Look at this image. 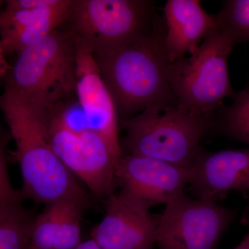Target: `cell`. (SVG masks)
Segmentation results:
<instances>
[{
	"label": "cell",
	"instance_id": "1",
	"mask_svg": "<svg viewBox=\"0 0 249 249\" xmlns=\"http://www.w3.org/2000/svg\"><path fill=\"white\" fill-rule=\"evenodd\" d=\"M0 106L16 142L24 199L45 206L62 199L91 203V196L53 151L47 108L6 90Z\"/></svg>",
	"mask_w": 249,
	"mask_h": 249
},
{
	"label": "cell",
	"instance_id": "2",
	"mask_svg": "<svg viewBox=\"0 0 249 249\" xmlns=\"http://www.w3.org/2000/svg\"><path fill=\"white\" fill-rule=\"evenodd\" d=\"M166 25L157 21L152 31L124 45L93 54L114 101L119 121L147 108L178 104L166 76Z\"/></svg>",
	"mask_w": 249,
	"mask_h": 249
},
{
	"label": "cell",
	"instance_id": "3",
	"mask_svg": "<svg viewBox=\"0 0 249 249\" xmlns=\"http://www.w3.org/2000/svg\"><path fill=\"white\" fill-rule=\"evenodd\" d=\"M5 90L48 108L76 96V41L61 27L19 52Z\"/></svg>",
	"mask_w": 249,
	"mask_h": 249
},
{
	"label": "cell",
	"instance_id": "4",
	"mask_svg": "<svg viewBox=\"0 0 249 249\" xmlns=\"http://www.w3.org/2000/svg\"><path fill=\"white\" fill-rule=\"evenodd\" d=\"M212 117L194 115L178 104L147 108L120 121L126 132L121 144L124 155L148 157L190 169Z\"/></svg>",
	"mask_w": 249,
	"mask_h": 249
},
{
	"label": "cell",
	"instance_id": "5",
	"mask_svg": "<svg viewBox=\"0 0 249 249\" xmlns=\"http://www.w3.org/2000/svg\"><path fill=\"white\" fill-rule=\"evenodd\" d=\"M234 45L218 29L188 58L168 65L166 76L178 107L194 115L213 116L224 98H233L228 58Z\"/></svg>",
	"mask_w": 249,
	"mask_h": 249
},
{
	"label": "cell",
	"instance_id": "6",
	"mask_svg": "<svg viewBox=\"0 0 249 249\" xmlns=\"http://www.w3.org/2000/svg\"><path fill=\"white\" fill-rule=\"evenodd\" d=\"M151 6L142 0H72L60 27L101 53L148 31Z\"/></svg>",
	"mask_w": 249,
	"mask_h": 249
},
{
	"label": "cell",
	"instance_id": "7",
	"mask_svg": "<svg viewBox=\"0 0 249 249\" xmlns=\"http://www.w3.org/2000/svg\"><path fill=\"white\" fill-rule=\"evenodd\" d=\"M48 131L54 152L73 175L81 179L93 196L107 198L117 183L116 167L124 154L92 130L75 132L49 114Z\"/></svg>",
	"mask_w": 249,
	"mask_h": 249
},
{
	"label": "cell",
	"instance_id": "8",
	"mask_svg": "<svg viewBox=\"0 0 249 249\" xmlns=\"http://www.w3.org/2000/svg\"><path fill=\"white\" fill-rule=\"evenodd\" d=\"M234 217L233 210L183 195L158 214L156 244L160 249H217Z\"/></svg>",
	"mask_w": 249,
	"mask_h": 249
},
{
	"label": "cell",
	"instance_id": "9",
	"mask_svg": "<svg viewBox=\"0 0 249 249\" xmlns=\"http://www.w3.org/2000/svg\"><path fill=\"white\" fill-rule=\"evenodd\" d=\"M151 208L120 191L106 198V214L93 228L91 238L102 249H152L158 214Z\"/></svg>",
	"mask_w": 249,
	"mask_h": 249
},
{
	"label": "cell",
	"instance_id": "10",
	"mask_svg": "<svg viewBox=\"0 0 249 249\" xmlns=\"http://www.w3.org/2000/svg\"><path fill=\"white\" fill-rule=\"evenodd\" d=\"M189 178L188 168L139 156L124 155L116 167L117 187L150 208L183 196Z\"/></svg>",
	"mask_w": 249,
	"mask_h": 249
},
{
	"label": "cell",
	"instance_id": "11",
	"mask_svg": "<svg viewBox=\"0 0 249 249\" xmlns=\"http://www.w3.org/2000/svg\"><path fill=\"white\" fill-rule=\"evenodd\" d=\"M189 185L197 198L216 201L231 191L249 192V148L207 152L199 147L190 168Z\"/></svg>",
	"mask_w": 249,
	"mask_h": 249
},
{
	"label": "cell",
	"instance_id": "12",
	"mask_svg": "<svg viewBox=\"0 0 249 249\" xmlns=\"http://www.w3.org/2000/svg\"><path fill=\"white\" fill-rule=\"evenodd\" d=\"M76 41V96L88 116L89 129L101 134L115 150L124 154L118 133L120 121L110 93L92 51Z\"/></svg>",
	"mask_w": 249,
	"mask_h": 249
},
{
	"label": "cell",
	"instance_id": "13",
	"mask_svg": "<svg viewBox=\"0 0 249 249\" xmlns=\"http://www.w3.org/2000/svg\"><path fill=\"white\" fill-rule=\"evenodd\" d=\"M165 49L170 63L196 53L209 34L218 29L217 15H210L198 0H168L165 5Z\"/></svg>",
	"mask_w": 249,
	"mask_h": 249
},
{
	"label": "cell",
	"instance_id": "14",
	"mask_svg": "<svg viewBox=\"0 0 249 249\" xmlns=\"http://www.w3.org/2000/svg\"><path fill=\"white\" fill-rule=\"evenodd\" d=\"M89 204L75 199H62L46 205L36 217L31 248H76L82 242V217Z\"/></svg>",
	"mask_w": 249,
	"mask_h": 249
},
{
	"label": "cell",
	"instance_id": "15",
	"mask_svg": "<svg viewBox=\"0 0 249 249\" xmlns=\"http://www.w3.org/2000/svg\"><path fill=\"white\" fill-rule=\"evenodd\" d=\"M7 146H0V249H29L36 217L23 206L21 191L11 184Z\"/></svg>",
	"mask_w": 249,
	"mask_h": 249
},
{
	"label": "cell",
	"instance_id": "16",
	"mask_svg": "<svg viewBox=\"0 0 249 249\" xmlns=\"http://www.w3.org/2000/svg\"><path fill=\"white\" fill-rule=\"evenodd\" d=\"M71 2L72 0H62L52 14L11 37L0 40V53L6 55L12 52H21L49 35L62 25Z\"/></svg>",
	"mask_w": 249,
	"mask_h": 249
},
{
	"label": "cell",
	"instance_id": "17",
	"mask_svg": "<svg viewBox=\"0 0 249 249\" xmlns=\"http://www.w3.org/2000/svg\"><path fill=\"white\" fill-rule=\"evenodd\" d=\"M218 29L234 45L249 42V0H227L217 15Z\"/></svg>",
	"mask_w": 249,
	"mask_h": 249
},
{
	"label": "cell",
	"instance_id": "18",
	"mask_svg": "<svg viewBox=\"0 0 249 249\" xmlns=\"http://www.w3.org/2000/svg\"><path fill=\"white\" fill-rule=\"evenodd\" d=\"M62 0L49 7L35 9L4 10L0 16L1 40L8 38L17 34L28 26L32 25L46 17L58 7Z\"/></svg>",
	"mask_w": 249,
	"mask_h": 249
},
{
	"label": "cell",
	"instance_id": "19",
	"mask_svg": "<svg viewBox=\"0 0 249 249\" xmlns=\"http://www.w3.org/2000/svg\"><path fill=\"white\" fill-rule=\"evenodd\" d=\"M214 127L218 133L249 145V119L223 115L215 111L209 128Z\"/></svg>",
	"mask_w": 249,
	"mask_h": 249
},
{
	"label": "cell",
	"instance_id": "20",
	"mask_svg": "<svg viewBox=\"0 0 249 249\" xmlns=\"http://www.w3.org/2000/svg\"><path fill=\"white\" fill-rule=\"evenodd\" d=\"M233 103L231 106L217 109L219 114L232 117L246 118L249 119V88L247 87L235 93L232 98Z\"/></svg>",
	"mask_w": 249,
	"mask_h": 249
},
{
	"label": "cell",
	"instance_id": "21",
	"mask_svg": "<svg viewBox=\"0 0 249 249\" xmlns=\"http://www.w3.org/2000/svg\"><path fill=\"white\" fill-rule=\"evenodd\" d=\"M59 0H9L4 10L35 9L49 7L57 4Z\"/></svg>",
	"mask_w": 249,
	"mask_h": 249
},
{
	"label": "cell",
	"instance_id": "22",
	"mask_svg": "<svg viewBox=\"0 0 249 249\" xmlns=\"http://www.w3.org/2000/svg\"><path fill=\"white\" fill-rule=\"evenodd\" d=\"M74 249H102L92 238L89 240L82 241L79 245Z\"/></svg>",
	"mask_w": 249,
	"mask_h": 249
},
{
	"label": "cell",
	"instance_id": "23",
	"mask_svg": "<svg viewBox=\"0 0 249 249\" xmlns=\"http://www.w3.org/2000/svg\"><path fill=\"white\" fill-rule=\"evenodd\" d=\"M233 249H249V232L242 242Z\"/></svg>",
	"mask_w": 249,
	"mask_h": 249
},
{
	"label": "cell",
	"instance_id": "24",
	"mask_svg": "<svg viewBox=\"0 0 249 249\" xmlns=\"http://www.w3.org/2000/svg\"><path fill=\"white\" fill-rule=\"evenodd\" d=\"M29 249H32V248H31V247H30V248H29Z\"/></svg>",
	"mask_w": 249,
	"mask_h": 249
}]
</instances>
